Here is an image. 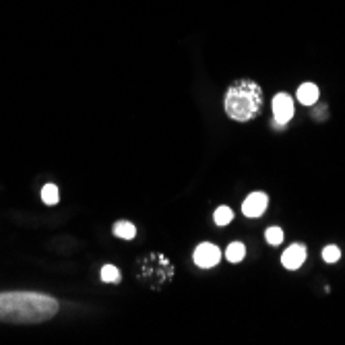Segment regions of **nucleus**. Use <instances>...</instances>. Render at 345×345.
Wrapping results in <instances>:
<instances>
[{"instance_id":"6e6552de","label":"nucleus","mask_w":345,"mask_h":345,"mask_svg":"<svg viewBox=\"0 0 345 345\" xmlns=\"http://www.w3.org/2000/svg\"><path fill=\"white\" fill-rule=\"evenodd\" d=\"M246 257V246L242 242H232L227 246V250H225V259L229 263H240L242 259Z\"/></svg>"},{"instance_id":"9b49d317","label":"nucleus","mask_w":345,"mask_h":345,"mask_svg":"<svg viewBox=\"0 0 345 345\" xmlns=\"http://www.w3.org/2000/svg\"><path fill=\"white\" fill-rule=\"evenodd\" d=\"M100 275H102V281H106V283H118L120 281V271L114 265H106Z\"/></svg>"},{"instance_id":"39448f33","label":"nucleus","mask_w":345,"mask_h":345,"mask_svg":"<svg viewBox=\"0 0 345 345\" xmlns=\"http://www.w3.org/2000/svg\"><path fill=\"white\" fill-rule=\"evenodd\" d=\"M269 205V196L265 192H252L248 199L242 203V213L246 217H261Z\"/></svg>"},{"instance_id":"1a4fd4ad","label":"nucleus","mask_w":345,"mask_h":345,"mask_svg":"<svg viewBox=\"0 0 345 345\" xmlns=\"http://www.w3.org/2000/svg\"><path fill=\"white\" fill-rule=\"evenodd\" d=\"M114 234H116L118 238H122V240H132V238L136 236V227H134L130 221H118V223L114 225Z\"/></svg>"},{"instance_id":"ddd939ff","label":"nucleus","mask_w":345,"mask_h":345,"mask_svg":"<svg viewBox=\"0 0 345 345\" xmlns=\"http://www.w3.org/2000/svg\"><path fill=\"white\" fill-rule=\"evenodd\" d=\"M265 236H267V242H269L271 246H279V244L283 242V229H281V227H269V229L265 232Z\"/></svg>"},{"instance_id":"0eeeda50","label":"nucleus","mask_w":345,"mask_h":345,"mask_svg":"<svg viewBox=\"0 0 345 345\" xmlns=\"http://www.w3.org/2000/svg\"><path fill=\"white\" fill-rule=\"evenodd\" d=\"M318 100V87L314 83H304L298 87V102L304 106H314Z\"/></svg>"},{"instance_id":"f03ea898","label":"nucleus","mask_w":345,"mask_h":345,"mask_svg":"<svg viewBox=\"0 0 345 345\" xmlns=\"http://www.w3.org/2000/svg\"><path fill=\"white\" fill-rule=\"evenodd\" d=\"M223 106L232 120H255L263 110V89L255 81H238L227 89Z\"/></svg>"},{"instance_id":"f8f14e48","label":"nucleus","mask_w":345,"mask_h":345,"mask_svg":"<svg viewBox=\"0 0 345 345\" xmlns=\"http://www.w3.org/2000/svg\"><path fill=\"white\" fill-rule=\"evenodd\" d=\"M215 223L217 225H227L232 219H234V213H232V209L229 207H219V209H215Z\"/></svg>"},{"instance_id":"f257e3e1","label":"nucleus","mask_w":345,"mask_h":345,"mask_svg":"<svg viewBox=\"0 0 345 345\" xmlns=\"http://www.w3.org/2000/svg\"><path fill=\"white\" fill-rule=\"evenodd\" d=\"M58 312V302L45 293L35 291H5L0 293V320L17 325H37L50 320Z\"/></svg>"},{"instance_id":"4468645a","label":"nucleus","mask_w":345,"mask_h":345,"mask_svg":"<svg viewBox=\"0 0 345 345\" xmlns=\"http://www.w3.org/2000/svg\"><path fill=\"white\" fill-rule=\"evenodd\" d=\"M323 259L327 263H337L341 259V250L337 248V246H325L323 248Z\"/></svg>"},{"instance_id":"423d86ee","label":"nucleus","mask_w":345,"mask_h":345,"mask_svg":"<svg viewBox=\"0 0 345 345\" xmlns=\"http://www.w3.org/2000/svg\"><path fill=\"white\" fill-rule=\"evenodd\" d=\"M306 261V246L304 244H291L289 248L281 255V263L285 269L289 271H295V269H300Z\"/></svg>"},{"instance_id":"20e7f679","label":"nucleus","mask_w":345,"mask_h":345,"mask_svg":"<svg viewBox=\"0 0 345 345\" xmlns=\"http://www.w3.org/2000/svg\"><path fill=\"white\" fill-rule=\"evenodd\" d=\"M219 259H221V250L217 248L215 244H211V242L199 244V248L194 250V263L199 265V267H203V269L215 267L219 263Z\"/></svg>"},{"instance_id":"7ed1b4c3","label":"nucleus","mask_w":345,"mask_h":345,"mask_svg":"<svg viewBox=\"0 0 345 345\" xmlns=\"http://www.w3.org/2000/svg\"><path fill=\"white\" fill-rule=\"evenodd\" d=\"M273 116H275V124L283 126L293 118V100L287 93H277L273 97Z\"/></svg>"},{"instance_id":"9d476101","label":"nucleus","mask_w":345,"mask_h":345,"mask_svg":"<svg viewBox=\"0 0 345 345\" xmlns=\"http://www.w3.org/2000/svg\"><path fill=\"white\" fill-rule=\"evenodd\" d=\"M60 199V194H58V186L56 184H45L41 188V201L45 205H56Z\"/></svg>"}]
</instances>
